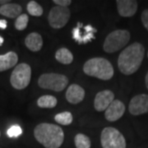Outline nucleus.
I'll use <instances>...</instances> for the list:
<instances>
[{
	"label": "nucleus",
	"mask_w": 148,
	"mask_h": 148,
	"mask_svg": "<svg viewBox=\"0 0 148 148\" xmlns=\"http://www.w3.org/2000/svg\"><path fill=\"white\" fill-rule=\"evenodd\" d=\"M145 49L140 43H133L122 51L118 58V66L122 73L131 75L138 71L143 63Z\"/></svg>",
	"instance_id": "nucleus-1"
},
{
	"label": "nucleus",
	"mask_w": 148,
	"mask_h": 148,
	"mask_svg": "<svg viewBox=\"0 0 148 148\" xmlns=\"http://www.w3.org/2000/svg\"><path fill=\"white\" fill-rule=\"evenodd\" d=\"M34 136L45 148H59L64 141V132L61 127L53 123H42L35 127Z\"/></svg>",
	"instance_id": "nucleus-2"
},
{
	"label": "nucleus",
	"mask_w": 148,
	"mask_h": 148,
	"mask_svg": "<svg viewBox=\"0 0 148 148\" xmlns=\"http://www.w3.org/2000/svg\"><path fill=\"white\" fill-rule=\"evenodd\" d=\"M83 71L86 75L98 79L108 81L114 76V71L111 63L104 58H93L85 63Z\"/></svg>",
	"instance_id": "nucleus-3"
},
{
	"label": "nucleus",
	"mask_w": 148,
	"mask_h": 148,
	"mask_svg": "<svg viewBox=\"0 0 148 148\" xmlns=\"http://www.w3.org/2000/svg\"><path fill=\"white\" fill-rule=\"evenodd\" d=\"M130 40V33L126 30H116L110 33L103 45L106 53H112L119 51L127 45Z\"/></svg>",
	"instance_id": "nucleus-4"
},
{
	"label": "nucleus",
	"mask_w": 148,
	"mask_h": 148,
	"mask_svg": "<svg viewBox=\"0 0 148 148\" xmlns=\"http://www.w3.org/2000/svg\"><path fill=\"white\" fill-rule=\"evenodd\" d=\"M69 84V79L65 75L58 73H44L38 80V85L43 89L53 91H62Z\"/></svg>",
	"instance_id": "nucleus-5"
},
{
	"label": "nucleus",
	"mask_w": 148,
	"mask_h": 148,
	"mask_svg": "<svg viewBox=\"0 0 148 148\" xmlns=\"http://www.w3.org/2000/svg\"><path fill=\"white\" fill-rule=\"evenodd\" d=\"M32 69L25 63L18 64L12 71L10 77L11 85L16 90L25 89L31 82Z\"/></svg>",
	"instance_id": "nucleus-6"
},
{
	"label": "nucleus",
	"mask_w": 148,
	"mask_h": 148,
	"mask_svg": "<svg viewBox=\"0 0 148 148\" xmlns=\"http://www.w3.org/2000/svg\"><path fill=\"white\" fill-rule=\"evenodd\" d=\"M101 143L103 148H126V141L118 129L112 127L104 128L101 132Z\"/></svg>",
	"instance_id": "nucleus-7"
},
{
	"label": "nucleus",
	"mask_w": 148,
	"mask_h": 148,
	"mask_svg": "<svg viewBox=\"0 0 148 148\" xmlns=\"http://www.w3.org/2000/svg\"><path fill=\"white\" fill-rule=\"evenodd\" d=\"M71 16V12L69 8L56 6L50 10L48 21L50 27L54 29H60L68 23Z\"/></svg>",
	"instance_id": "nucleus-8"
},
{
	"label": "nucleus",
	"mask_w": 148,
	"mask_h": 148,
	"mask_svg": "<svg viewBox=\"0 0 148 148\" xmlns=\"http://www.w3.org/2000/svg\"><path fill=\"white\" fill-rule=\"evenodd\" d=\"M128 110L131 114L135 116L148 113V95H135L129 103Z\"/></svg>",
	"instance_id": "nucleus-9"
},
{
	"label": "nucleus",
	"mask_w": 148,
	"mask_h": 148,
	"mask_svg": "<svg viewBox=\"0 0 148 148\" xmlns=\"http://www.w3.org/2000/svg\"><path fill=\"white\" fill-rule=\"evenodd\" d=\"M114 101V94L110 90H104L98 92L95 97L94 107L95 110L101 112L107 110L111 103Z\"/></svg>",
	"instance_id": "nucleus-10"
},
{
	"label": "nucleus",
	"mask_w": 148,
	"mask_h": 148,
	"mask_svg": "<svg viewBox=\"0 0 148 148\" xmlns=\"http://www.w3.org/2000/svg\"><path fill=\"white\" fill-rule=\"evenodd\" d=\"M125 112V106L122 101L114 100L107 108L105 113L106 119L110 122H115L121 118Z\"/></svg>",
	"instance_id": "nucleus-11"
},
{
	"label": "nucleus",
	"mask_w": 148,
	"mask_h": 148,
	"mask_svg": "<svg viewBox=\"0 0 148 148\" xmlns=\"http://www.w3.org/2000/svg\"><path fill=\"white\" fill-rule=\"evenodd\" d=\"M116 3L119 15L123 17L132 16L138 10V2L135 0H118Z\"/></svg>",
	"instance_id": "nucleus-12"
},
{
	"label": "nucleus",
	"mask_w": 148,
	"mask_h": 148,
	"mask_svg": "<svg viewBox=\"0 0 148 148\" xmlns=\"http://www.w3.org/2000/svg\"><path fill=\"white\" fill-rule=\"evenodd\" d=\"M85 97L84 89L77 84H72L69 86L66 91V99L71 104H78L83 101Z\"/></svg>",
	"instance_id": "nucleus-13"
},
{
	"label": "nucleus",
	"mask_w": 148,
	"mask_h": 148,
	"mask_svg": "<svg viewBox=\"0 0 148 148\" xmlns=\"http://www.w3.org/2000/svg\"><path fill=\"white\" fill-rule=\"evenodd\" d=\"M25 45H26L27 49H30L32 52L40 51L43 46L42 37L39 33L32 32L26 37Z\"/></svg>",
	"instance_id": "nucleus-14"
},
{
	"label": "nucleus",
	"mask_w": 148,
	"mask_h": 148,
	"mask_svg": "<svg viewBox=\"0 0 148 148\" xmlns=\"http://www.w3.org/2000/svg\"><path fill=\"white\" fill-rule=\"evenodd\" d=\"M18 62V56L15 52L9 51L0 55V72H3L14 67Z\"/></svg>",
	"instance_id": "nucleus-15"
},
{
	"label": "nucleus",
	"mask_w": 148,
	"mask_h": 148,
	"mask_svg": "<svg viewBox=\"0 0 148 148\" xmlns=\"http://www.w3.org/2000/svg\"><path fill=\"white\" fill-rule=\"evenodd\" d=\"M21 11L22 8L16 3H7L0 7V14L9 18L18 17L21 15Z\"/></svg>",
	"instance_id": "nucleus-16"
},
{
	"label": "nucleus",
	"mask_w": 148,
	"mask_h": 148,
	"mask_svg": "<svg viewBox=\"0 0 148 148\" xmlns=\"http://www.w3.org/2000/svg\"><path fill=\"white\" fill-rule=\"evenodd\" d=\"M55 58L61 64H70L73 61V55L69 49L66 48H61L56 51Z\"/></svg>",
	"instance_id": "nucleus-17"
},
{
	"label": "nucleus",
	"mask_w": 148,
	"mask_h": 148,
	"mask_svg": "<svg viewBox=\"0 0 148 148\" xmlns=\"http://www.w3.org/2000/svg\"><path fill=\"white\" fill-rule=\"evenodd\" d=\"M58 101L53 95H45L40 96L37 101V106L43 109H52L57 106Z\"/></svg>",
	"instance_id": "nucleus-18"
},
{
	"label": "nucleus",
	"mask_w": 148,
	"mask_h": 148,
	"mask_svg": "<svg viewBox=\"0 0 148 148\" xmlns=\"http://www.w3.org/2000/svg\"><path fill=\"white\" fill-rule=\"evenodd\" d=\"M54 120L61 125L67 126V125H69L72 123V122L73 120V117L70 112L65 111V112L57 114L54 117Z\"/></svg>",
	"instance_id": "nucleus-19"
},
{
	"label": "nucleus",
	"mask_w": 148,
	"mask_h": 148,
	"mask_svg": "<svg viewBox=\"0 0 148 148\" xmlns=\"http://www.w3.org/2000/svg\"><path fill=\"white\" fill-rule=\"evenodd\" d=\"M74 143L76 148H90V140L86 135L78 133L75 136Z\"/></svg>",
	"instance_id": "nucleus-20"
},
{
	"label": "nucleus",
	"mask_w": 148,
	"mask_h": 148,
	"mask_svg": "<svg viewBox=\"0 0 148 148\" xmlns=\"http://www.w3.org/2000/svg\"><path fill=\"white\" fill-rule=\"evenodd\" d=\"M27 12L33 16H40L44 12L42 7L36 1H31L27 4Z\"/></svg>",
	"instance_id": "nucleus-21"
},
{
	"label": "nucleus",
	"mask_w": 148,
	"mask_h": 148,
	"mask_svg": "<svg viewBox=\"0 0 148 148\" xmlns=\"http://www.w3.org/2000/svg\"><path fill=\"white\" fill-rule=\"evenodd\" d=\"M29 21V16L27 14H21L15 21V27L18 31H23L27 28Z\"/></svg>",
	"instance_id": "nucleus-22"
},
{
	"label": "nucleus",
	"mask_w": 148,
	"mask_h": 148,
	"mask_svg": "<svg viewBox=\"0 0 148 148\" xmlns=\"http://www.w3.org/2000/svg\"><path fill=\"white\" fill-rule=\"evenodd\" d=\"M22 133V129L19 125H12L7 131V134L9 138H17Z\"/></svg>",
	"instance_id": "nucleus-23"
},
{
	"label": "nucleus",
	"mask_w": 148,
	"mask_h": 148,
	"mask_svg": "<svg viewBox=\"0 0 148 148\" xmlns=\"http://www.w3.org/2000/svg\"><path fill=\"white\" fill-rule=\"evenodd\" d=\"M142 22H143L144 27L148 31V9H146L142 13Z\"/></svg>",
	"instance_id": "nucleus-24"
},
{
	"label": "nucleus",
	"mask_w": 148,
	"mask_h": 148,
	"mask_svg": "<svg viewBox=\"0 0 148 148\" xmlns=\"http://www.w3.org/2000/svg\"><path fill=\"white\" fill-rule=\"evenodd\" d=\"M53 3L57 4L59 7H64V8H68L72 3L71 0H53Z\"/></svg>",
	"instance_id": "nucleus-25"
},
{
	"label": "nucleus",
	"mask_w": 148,
	"mask_h": 148,
	"mask_svg": "<svg viewBox=\"0 0 148 148\" xmlns=\"http://www.w3.org/2000/svg\"><path fill=\"white\" fill-rule=\"evenodd\" d=\"M8 22L6 20H3V19H2V20H0V29H3V30H4L7 28V26H8V24H7Z\"/></svg>",
	"instance_id": "nucleus-26"
},
{
	"label": "nucleus",
	"mask_w": 148,
	"mask_h": 148,
	"mask_svg": "<svg viewBox=\"0 0 148 148\" xmlns=\"http://www.w3.org/2000/svg\"><path fill=\"white\" fill-rule=\"evenodd\" d=\"M145 82H146V86H147V88L148 89V72L147 75H146V78H145Z\"/></svg>",
	"instance_id": "nucleus-27"
},
{
	"label": "nucleus",
	"mask_w": 148,
	"mask_h": 148,
	"mask_svg": "<svg viewBox=\"0 0 148 148\" xmlns=\"http://www.w3.org/2000/svg\"><path fill=\"white\" fill-rule=\"evenodd\" d=\"M10 3V1H8V0H3V1H2V0H0V3Z\"/></svg>",
	"instance_id": "nucleus-28"
},
{
	"label": "nucleus",
	"mask_w": 148,
	"mask_h": 148,
	"mask_svg": "<svg viewBox=\"0 0 148 148\" xmlns=\"http://www.w3.org/2000/svg\"><path fill=\"white\" fill-rule=\"evenodd\" d=\"M3 41H4L3 38L2 36H0V46H1V45H3Z\"/></svg>",
	"instance_id": "nucleus-29"
},
{
	"label": "nucleus",
	"mask_w": 148,
	"mask_h": 148,
	"mask_svg": "<svg viewBox=\"0 0 148 148\" xmlns=\"http://www.w3.org/2000/svg\"><path fill=\"white\" fill-rule=\"evenodd\" d=\"M0 136H1V132H0Z\"/></svg>",
	"instance_id": "nucleus-30"
},
{
	"label": "nucleus",
	"mask_w": 148,
	"mask_h": 148,
	"mask_svg": "<svg viewBox=\"0 0 148 148\" xmlns=\"http://www.w3.org/2000/svg\"><path fill=\"white\" fill-rule=\"evenodd\" d=\"M147 55H148V53H147Z\"/></svg>",
	"instance_id": "nucleus-31"
}]
</instances>
